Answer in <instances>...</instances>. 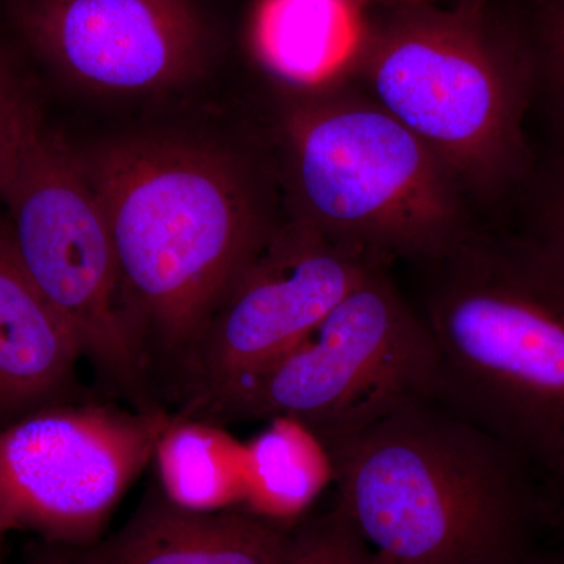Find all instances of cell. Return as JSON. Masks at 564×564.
Masks as SVG:
<instances>
[{"instance_id":"obj_1","label":"cell","mask_w":564,"mask_h":564,"mask_svg":"<svg viewBox=\"0 0 564 564\" xmlns=\"http://www.w3.org/2000/svg\"><path fill=\"white\" fill-rule=\"evenodd\" d=\"M79 159L109 225L144 367L182 369L223 296L284 220L269 181L239 155L155 137L111 141Z\"/></svg>"},{"instance_id":"obj_2","label":"cell","mask_w":564,"mask_h":564,"mask_svg":"<svg viewBox=\"0 0 564 564\" xmlns=\"http://www.w3.org/2000/svg\"><path fill=\"white\" fill-rule=\"evenodd\" d=\"M500 221L533 162L529 52L505 0L370 7L343 76Z\"/></svg>"},{"instance_id":"obj_3","label":"cell","mask_w":564,"mask_h":564,"mask_svg":"<svg viewBox=\"0 0 564 564\" xmlns=\"http://www.w3.org/2000/svg\"><path fill=\"white\" fill-rule=\"evenodd\" d=\"M325 452L337 513L377 564H510L545 519L541 470L436 399Z\"/></svg>"},{"instance_id":"obj_4","label":"cell","mask_w":564,"mask_h":564,"mask_svg":"<svg viewBox=\"0 0 564 564\" xmlns=\"http://www.w3.org/2000/svg\"><path fill=\"white\" fill-rule=\"evenodd\" d=\"M413 267L436 400L543 469L564 454V274L488 220Z\"/></svg>"},{"instance_id":"obj_5","label":"cell","mask_w":564,"mask_h":564,"mask_svg":"<svg viewBox=\"0 0 564 564\" xmlns=\"http://www.w3.org/2000/svg\"><path fill=\"white\" fill-rule=\"evenodd\" d=\"M281 91L285 217L386 265L433 258L484 220L440 159L350 82Z\"/></svg>"},{"instance_id":"obj_6","label":"cell","mask_w":564,"mask_h":564,"mask_svg":"<svg viewBox=\"0 0 564 564\" xmlns=\"http://www.w3.org/2000/svg\"><path fill=\"white\" fill-rule=\"evenodd\" d=\"M437 384L432 334L381 265L225 419H293L326 451L403 404L436 399Z\"/></svg>"},{"instance_id":"obj_7","label":"cell","mask_w":564,"mask_h":564,"mask_svg":"<svg viewBox=\"0 0 564 564\" xmlns=\"http://www.w3.org/2000/svg\"><path fill=\"white\" fill-rule=\"evenodd\" d=\"M21 269L99 373L141 400L147 367L133 343L117 251L79 154L47 129L25 141L0 187Z\"/></svg>"},{"instance_id":"obj_8","label":"cell","mask_w":564,"mask_h":564,"mask_svg":"<svg viewBox=\"0 0 564 564\" xmlns=\"http://www.w3.org/2000/svg\"><path fill=\"white\" fill-rule=\"evenodd\" d=\"M381 265L386 263L284 217L223 296L182 366L191 395L184 414L225 419L240 397Z\"/></svg>"},{"instance_id":"obj_9","label":"cell","mask_w":564,"mask_h":564,"mask_svg":"<svg viewBox=\"0 0 564 564\" xmlns=\"http://www.w3.org/2000/svg\"><path fill=\"white\" fill-rule=\"evenodd\" d=\"M172 419L154 406L62 403L0 429V534L98 536Z\"/></svg>"},{"instance_id":"obj_10","label":"cell","mask_w":564,"mask_h":564,"mask_svg":"<svg viewBox=\"0 0 564 564\" xmlns=\"http://www.w3.org/2000/svg\"><path fill=\"white\" fill-rule=\"evenodd\" d=\"M22 43L70 84L170 90L202 73L210 32L196 0H3Z\"/></svg>"},{"instance_id":"obj_11","label":"cell","mask_w":564,"mask_h":564,"mask_svg":"<svg viewBox=\"0 0 564 564\" xmlns=\"http://www.w3.org/2000/svg\"><path fill=\"white\" fill-rule=\"evenodd\" d=\"M79 340L21 269L0 225V429L66 403Z\"/></svg>"},{"instance_id":"obj_12","label":"cell","mask_w":564,"mask_h":564,"mask_svg":"<svg viewBox=\"0 0 564 564\" xmlns=\"http://www.w3.org/2000/svg\"><path fill=\"white\" fill-rule=\"evenodd\" d=\"M289 534L236 511H192L150 494L85 564H282Z\"/></svg>"},{"instance_id":"obj_13","label":"cell","mask_w":564,"mask_h":564,"mask_svg":"<svg viewBox=\"0 0 564 564\" xmlns=\"http://www.w3.org/2000/svg\"><path fill=\"white\" fill-rule=\"evenodd\" d=\"M366 13L364 0H258L252 55L281 90L321 87L343 76Z\"/></svg>"},{"instance_id":"obj_14","label":"cell","mask_w":564,"mask_h":564,"mask_svg":"<svg viewBox=\"0 0 564 564\" xmlns=\"http://www.w3.org/2000/svg\"><path fill=\"white\" fill-rule=\"evenodd\" d=\"M161 492L192 511L228 510L242 503L245 444L207 419L173 415L155 445Z\"/></svg>"},{"instance_id":"obj_15","label":"cell","mask_w":564,"mask_h":564,"mask_svg":"<svg viewBox=\"0 0 564 564\" xmlns=\"http://www.w3.org/2000/svg\"><path fill=\"white\" fill-rule=\"evenodd\" d=\"M333 478L328 454L302 423L274 417L245 444V491L248 513L282 521L303 513Z\"/></svg>"},{"instance_id":"obj_16","label":"cell","mask_w":564,"mask_h":564,"mask_svg":"<svg viewBox=\"0 0 564 564\" xmlns=\"http://www.w3.org/2000/svg\"><path fill=\"white\" fill-rule=\"evenodd\" d=\"M532 140V166L499 223L564 274V132H538Z\"/></svg>"},{"instance_id":"obj_17","label":"cell","mask_w":564,"mask_h":564,"mask_svg":"<svg viewBox=\"0 0 564 564\" xmlns=\"http://www.w3.org/2000/svg\"><path fill=\"white\" fill-rule=\"evenodd\" d=\"M521 29L533 77L530 124L564 132V0H505Z\"/></svg>"},{"instance_id":"obj_18","label":"cell","mask_w":564,"mask_h":564,"mask_svg":"<svg viewBox=\"0 0 564 564\" xmlns=\"http://www.w3.org/2000/svg\"><path fill=\"white\" fill-rule=\"evenodd\" d=\"M44 122L35 82L17 51L0 36V187L25 141Z\"/></svg>"},{"instance_id":"obj_19","label":"cell","mask_w":564,"mask_h":564,"mask_svg":"<svg viewBox=\"0 0 564 564\" xmlns=\"http://www.w3.org/2000/svg\"><path fill=\"white\" fill-rule=\"evenodd\" d=\"M282 564H377L343 516L334 513L289 534Z\"/></svg>"},{"instance_id":"obj_20","label":"cell","mask_w":564,"mask_h":564,"mask_svg":"<svg viewBox=\"0 0 564 564\" xmlns=\"http://www.w3.org/2000/svg\"><path fill=\"white\" fill-rule=\"evenodd\" d=\"M545 519L558 529L564 543V454L541 469ZM564 562V558H563Z\"/></svg>"},{"instance_id":"obj_21","label":"cell","mask_w":564,"mask_h":564,"mask_svg":"<svg viewBox=\"0 0 564 564\" xmlns=\"http://www.w3.org/2000/svg\"><path fill=\"white\" fill-rule=\"evenodd\" d=\"M434 0H364L367 9L370 7L408 6V3H433Z\"/></svg>"},{"instance_id":"obj_22","label":"cell","mask_w":564,"mask_h":564,"mask_svg":"<svg viewBox=\"0 0 564 564\" xmlns=\"http://www.w3.org/2000/svg\"><path fill=\"white\" fill-rule=\"evenodd\" d=\"M510 564H564V562H547V560L530 558L529 555L522 556V558L516 560Z\"/></svg>"},{"instance_id":"obj_23","label":"cell","mask_w":564,"mask_h":564,"mask_svg":"<svg viewBox=\"0 0 564 564\" xmlns=\"http://www.w3.org/2000/svg\"><path fill=\"white\" fill-rule=\"evenodd\" d=\"M31 564H85V563L84 562L70 563V562H66V560H61V558H41V560H36V562H32Z\"/></svg>"},{"instance_id":"obj_24","label":"cell","mask_w":564,"mask_h":564,"mask_svg":"<svg viewBox=\"0 0 564 564\" xmlns=\"http://www.w3.org/2000/svg\"><path fill=\"white\" fill-rule=\"evenodd\" d=\"M3 541H6V536L0 534V564H3Z\"/></svg>"},{"instance_id":"obj_25","label":"cell","mask_w":564,"mask_h":564,"mask_svg":"<svg viewBox=\"0 0 564 564\" xmlns=\"http://www.w3.org/2000/svg\"><path fill=\"white\" fill-rule=\"evenodd\" d=\"M434 2H451V0H434Z\"/></svg>"}]
</instances>
